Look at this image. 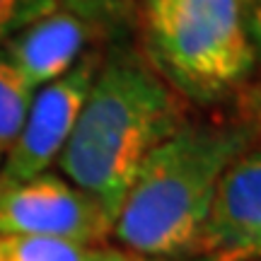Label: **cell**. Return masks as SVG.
<instances>
[{
	"label": "cell",
	"instance_id": "cell-12",
	"mask_svg": "<svg viewBox=\"0 0 261 261\" xmlns=\"http://www.w3.org/2000/svg\"><path fill=\"white\" fill-rule=\"evenodd\" d=\"M247 32L252 39L254 48L261 51V0H254L252 10H249V19H247Z\"/></svg>",
	"mask_w": 261,
	"mask_h": 261
},
{
	"label": "cell",
	"instance_id": "cell-7",
	"mask_svg": "<svg viewBox=\"0 0 261 261\" xmlns=\"http://www.w3.org/2000/svg\"><path fill=\"white\" fill-rule=\"evenodd\" d=\"M102 34L75 15L56 8L3 44L5 56L37 92L58 80L90 51Z\"/></svg>",
	"mask_w": 261,
	"mask_h": 261
},
{
	"label": "cell",
	"instance_id": "cell-14",
	"mask_svg": "<svg viewBox=\"0 0 261 261\" xmlns=\"http://www.w3.org/2000/svg\"><path fill=\"white\" fill-rule=\"evenodd\" d=\"M138 261H169V259H148V256H138ZM194 261H227L225 256H218V254H203V256H196Z\"/></svg>",
	"mask_w": 261,
	"mask_h": 261
},
{
	"label": "cell",
	"instance_id": "cell-9",
	"mask_svg": "<svg viewBox=\"0 0 261 261\" xmlns=\"http://www.w3.org/2000/svg\"><path fill=\"white\" fill-rule=\"evenodd\" d=\"M32 97L34 90L0 48V158L17 140L22 123L27 119Z\"/></svg>",
	"mask_w": 261,
	"mask_h": 261
},
{
	"label": "cell",
	"instance_id": "cell-1",
	"mask_svg": "<svg viewBox=\"0 0 261 261\" xmlns=\"http://www.w3.org/2000/svg\"><path fill=\"white\" fill-rule=\"evenodd\" d=\"M189 119L187 97L140 51L104 56L56 165L114 215L150 152Z\"/></svg>",
	"mask_w": 261,
	"mask_h": 261
},
{
	"label": "cell",
	"instance_id": "cell-2",
	"mask_svg": "<svg viewBox=\"0 0 261 261\" xmlns=\"http://www.w3.org/2000/svg\"><path fill=\"white\" fill-rule=\"evenodd\" d=\"M256 123L191 119L150 152L114 220L123 252L148 259L198 256L205 218L225 172L256 148Z\"/></svg>",
	"mask_w": 261,
	"mask_h": 261
},
{
	"label": "cell",
	"instance_id": "cell-13",
	"mask_svg": "<svg viewBox=\"0 0 261 261\" xmlns=\"http://www.w3.org/2000/svg\"><path fill=\"white\" fill-rule=\"evenodd\" d=\"M102 261H138V254H130V252H123V249H112L107 247L102 254Z\"/></svg>",
	"mask_w": 261,
	"mask_h": 261
},
{
	"label": "cell",
	"instance_id": "cell-8",
	"mask_svg": "<svg viewBox=\"0 0 261 261\" xmlns=\"http://www.w3.org/2000/svg\"><path fill=\"white\" fill-rule=\"evenodd\" d=\"M104 249L54 237L0 234V261H102Z\"/></svg>",
	"mask_w": 261,
	"mask_h": 261
},
{
	"label": "cell",
	"instance_id": "cell-11",
	"mask_svg": "<svg viewBox=\"0 0 261 261\" xmlns=\"http://www.w3.org/2000/svg\"><path fill=\"white\" fill-rule=\"evenodd\" d=\"M56 8V0H0V46Z\"/></svg>",
	"mask_w": 261,
	"mask_h": 261
},
{
	"label": "cell",
	"instance_id": "cell-5",
	"mask_svg": "<svg viewBox=\"0 0 261 261\" xmlns=\"http://www.w3.org/2000/svg\"><path fill=\"white\" fill-rule=\"evenodd\" d=\"M102 61L104 54L92 48L65 75L34 92L22 130L0 165V184H17L48 172L73 133Z\"/></svg>",
	"mask_w": 261,
	"mask_h": 261
},
{
	"label": "cell",
	"instance_id": "cell-6",
	"mask_svg": "<svg viewBox=\"0 0 261 261\" xmlns=\"http://www.w3.org/2000/svg\"><path fill=\"white\" fill-rule=\"evenodd\" d=\"M261 261V145L225 172L205 218L198 256Z\"/></svg>",
	"mask_w": 261,
	"mask_h": 261
},
{
	"label": "cell",
	"instance_id": "cell-4",
	"mask_svg": "<svg viewBox=\"0 0 261 261\" xmlns=\"http://www.w3.org/2000/svg\"><path fill=\"white\" fill-rule=\"evenodd\" d=\"M114 215L63 174L41 172L17 184H0V234H32L104 247Z\"/></svg>",
	"mask_w": 261,
	"mask_h": 261
},
{
	"label": "cell",
	"instance_id": "cell-10",
	"mask_svg": "<svg viewBox=\"0 0 261 261\" xmlns=\"http://www.w3.org/2000/svg\"><path fill=\"white\" fill-rule=\"evenodd\" d=\"M58 8L87 22L102 37L119 34L138 17V0H56Z\"/></svg>",
	"mask_w": 261,
	"mask_h": 261
},
{
	"label": "cell",
	"instance_id": "cell-15",
	"mask_svg": "<svg viewBox=\"0 0 261 261\" xmlns=\"http://www.w3.org/2000/svg\"><path fill=\"white\" fill-rule=\"evenodd\" d=\"M249 3H254V0H249Z\"/></svg>",
	"mask_w": 261,
	"mask_h": 261
},
{
	"label": "cell",
	"instance_id": "cell-3",
	"mask_svg": "<svg viewBox=\"0 0 261 261\" xmlns=\"http://www.w3.org/2000/svg\"><path fill=\"white\" fill-rule=\"evenodd\" d=\"M155 63L184 97L218 99L256 61L242 0H145Z\"/></svg>",
	"mask_w": 261,
	"mask_h": 261
}]
</instances>
